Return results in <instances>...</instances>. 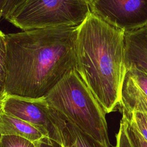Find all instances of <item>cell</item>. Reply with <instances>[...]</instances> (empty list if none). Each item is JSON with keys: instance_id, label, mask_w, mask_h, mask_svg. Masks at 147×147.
<instances>
[{"instance_id": "cell-11", "label": "cell", "mask_w": 147, "mask_h": 147, "mask_svg": "<svg viewBox=\"0 0 147 147\" xmlns=\"http://www.w3.org/2000/svg\"><path fill=\"white\" fill-rule=\"evenodd\" d=\"M122 117L136 128L147 142V113L133 111L122 115Z\"/></svg>"}, {"instance_id": "cell-2", "label": "cell", "mask_w": 147, "mask_h": 147, "mask_svg": "<svg viewBox=\"0 0 147 147\" xmlns=\"http://www.w3.org/2000/svg\"><path fill=\"white\" fill-rule=\"evenodd\" d=\"M125 32L91 12L78 28L76 70L106 114L121 99Z\"/></svg>"}, {"instance_id": "cell-14", "label": "cell", "mask_w": 147, "mask_h": 147, "mask_svg": "<svg viewBox=\"0 0 147 147\" xmlns=\"http://www.w3.org/2000/svg\"><path fill=\"white\" fill-rule=\"evenodd\" d=\"M115 147H133L127 134L123 121L121 119L119 128L116 134V145Z\"/></svg>"}, {"instance_id": "cell-10", "label": "cell", "mask_w": 147, "mask_h": 147, "mask_svg": "<svg viewBox=\"0 0 147 147\" xmlns=\"http://www.w3.org/2000/svg\"><path fill=\"white\" fill-rule=\"evenodd\" d=\"M7 66L6 59L5 34L0 30V102L6 96Z\"/></svg>"}, {"instance_id": "cell-12", "label": "cell", "mask_w": 147, "mask_h": 147, "mask_svg": "<svg viewBox=\"0 0 147 147\" xmlns=\"http://www.w3.org/2000/svg\"><path fill=\"white\" fill-rule=\"evenodd\" d=\"M0 147H36L34 142L16 136L3 135L0 138Z\"/></svg>"}, {"instance_id": "cell-4", "label": "cell", "mask_w": 147, "mask_h": 147, "mask_svg": "<svg viewBox=\"0 0 147 147\" xmlns=\"http://www.w3.org/2000/svg\"><path fill=\"white\" fill-rule=\"evenodd\" d=\"M91 12L85 0H27L5 18L22 30L78 28Z\"/></svg>"}, {"instance_id": "cell-20", "label": "cell", "mask_w": 147, "mask_h": 147, "mask_svg": "<svg viewBox=\"0 0 147 147\" xmlns=\"http://www.w3.org/2000/svg\"><path fill=\"white\" fill-rule=\"evenodd\" d=\"M64 147H66V146H64Z\"/></svg>"}, {"instance_id": "cell-7", "label": "cell", "mask_w": 147, "mask_h": 147, "mask_svg": "<svg viewBox=\"0 0 147 147\" xmlns=\"http://www.w3.org/2000/svg\"><path fill=\"white\" fill-rule=\"evenodd\" d=\"M125 65L147 75V26L125 32Z\"/></svg>"}, {"instance_id": "cell-3", "label": "cell", "mask_w": 147, "mask_h": 147, "mask_svg": "<svg viewBox=\"0 0 147 147\" xmlns=\"http://www.w3.org/2000/svg\"><path fill=\"white\" fill-rule=\"evenodd\" d=\"M45 97L65 121L110 147L106 113L76 70L64 76Z\"/></svg>"}, {"instance_id": "cell-17", "label": "cell", "mask_w": 147, "mask_h": 147, "mask_svg": "<svg viewBox=\"0 0 147 147\" xmlns=\"http://www.w3.org/2000/svg\"><path fill=\"white\" fill-rule=\"evenodd\" d=\"M7 1V0H0V19L2 17L3 9Z\"/></svg>"}, {"instance_id": "cell-19", "label": "cell", "mask_w": 147, "mask_h": 147, "mask_svg": "<svg viewBox=\"0 0 147 147\" xmlns=\"http://www.w3.org/2000/svg\"><path fill=\"white\" fill-rule=\"evenodd\" d=\"M1 102H0V109H1ZM1 135H0V138H1Z\"/></svg>"}, {"instance_id": "cell-13", "label": "cell", "mask_w": 147, "mask_h": 147, "mask_svg": "<svg viewBox=\"0 0 147 147\" xmlns=\"http://www.w3.org/2000/svg\"><path fill=\"white\" fill-rule=\"evenodd\" d=\"M125 126L127 134L133 147H147V142L140 132L134 128L127 120L122 117L121 119Z\"/></svg>"}, {"instance_id": "cell-21", "label": "cell", "mask_w": 147, "mask_h": 147, "mask_svg": "<svg viewBox=\"0 0 147 147\" xmlns=\"http://www.w3.org/2000/svg\"></svg>"}, {"instance_id": "cell-8", "label": "cell", "mask_w": 147, "mask_h": 147, "mask_svg": "<svg viewBox=\"0 0 147 147\" xmlns=\"http://www.w3.org/2000/svg\"><path fill=\"white\" fill-rule=\"evenodd\" d=\"M0 135L16 136L36 142L45 137L34 125L0 109Z\"/></svg>"}, {"instance_id": "cell-5", "label": "cell", "mask_w": 147, "mask_h": 147, "mask_svg": "<svg viewBox=\"0 0 147 147\" xmlns=\"http://www.w3.org/2000/svg\"><path fill=\"white\" fill-rule=\"evenodd\" d=\"M1 105L4 113L30 123L44 136L64 146L65 119L49 106L45 97L28 98L6 95Z\"/></svg>"}, {"instance_id": "cell-1", "label": "cell", "mask_w": 147, "mask_h": 147, "mask_svg": "<svg viewBox=\"0 0 147 147\" xmlns=\"http://www.w3.org/2000/svg\"><path fill=\"white\" fill-rule=\"evenodd\" d=\"M77 30L54 28L5 34L6 95L45 97L76 70Z\"/></svg>"}, {"instance_id": "cell-6", "label": "cell", "mask_w": 147, "mask_h": 147, "mask_svg": "<svg viewBox=\"0 0 147 147\" xmlns=\"http://www.w3.org/2000/svg\"><path fill=\"white\" fill-rule=\"evenodd\" d=\"M91 11L125 32L147 26V0H96Z\"/></svg>"}, {"instance_id": "cell-9", "label": "cell", "mask_w": 147, "mask_h": 147, "mask_svg": "<svg viewBox=\"0 0 147 147\" xmlns=\"http://www.w3.org/2000/svg\"><path fill=\"white\" fill-rule=\"evenodd\" d=\"M63 135L66 147H105L65 120Z\"/></svg>"}, {"instance_id": "cell-15", "label": "cell", "mask_w": 147, "mask_h": 147, "mask_svg": "<svg viewBox=\"0 0 147 147\" xmlns=\"http://www.w3.org/2000/svg\"><path fill=\"white\" fill-rule=\"evenodd\" d=\"M26 1L27 0H7L3 9L2 17L5 18L15 8L22 4Z\"/></svg>"}, {"instance_id": "cell-16", "label": "cell", "mask_w": 147, "mask_h": 147, "mask_svg": "<svg viewBox=\"0 0 147 147\" xmlns=\"http://www.w3.org/2000/svg\"><path fill=\"white\" fill-rule=\"evenodd\" d=\"M34 143L36 147H64L63 145L47 137H44Z\"/></svg>"}, {"instance_id": "cell-18", "label": "cell", "mask_w": 147, "mask_h": 147, "mask_svg": "<svg viewBox=\"0 0 147 147\" xmlns=\"http://www.w3.org/2000/svg\"><path fill=\"white\" fill-rule=\"evenodd\" d=\"M86 2L88 4V5L90 7V9L91 7V6L93 5V4L94 3V2H95L96 0H85Z\"/></svg>"}]
</instances>
